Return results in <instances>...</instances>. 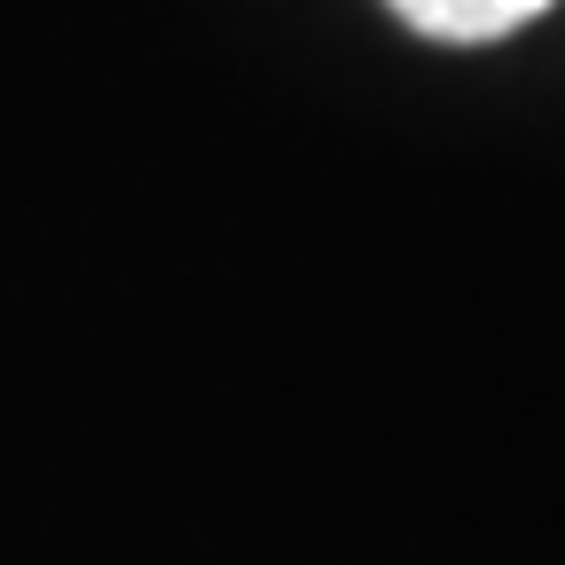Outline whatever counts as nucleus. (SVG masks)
Here are the masks:
<instances>
[{"label": "nucleus", "mask_w": 565, "mask_h": 565, "mask_svg": "<svg viewBox=\"0 0 565 565\" xmlns=\"http://www.w3.org/2000/svg\"><path fill=\"white\" fill-rule=\"evenodd\" d=\"M393 9L433 40H503V32L534 24L550 0H393Z\"/></svg>", "instance_id": "nucleus-1"}]
</instances>
